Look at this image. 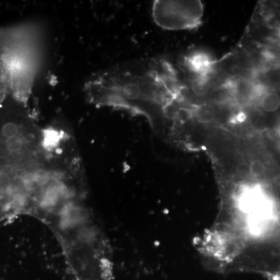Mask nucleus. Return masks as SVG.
Segmentation results:
<instances>
[{
	"label": "nucleus",
	"instance_id": "f03ea898",
	"mask_svg": "<svg viewBox=\"0 0 280 280\" xmlns=\"http://www.w3.org/2000/svg\"><path fill=\"white\" fill-rule=\"evenodd\" d=\"M203 6L200 1H156L152 17L167 30L192 29L201 23Z\"/></svg>",
	"mask_w": 280,
	"mask_h": 280
},
{
	"label": "nucleus",
	"instance_id": "7ed1b4c3",
	"mask_svg": "<svg viewBox=\"0 0 280 280\" xmlns=\"http://www.w3.org/2000/svg\"><path fill=\"white\" fill-rule=\"evenodd\" d=\"M216 61L203 53H194L185 59L187 69L195 77H206L210 75L214 69Z\"/></svg>",
	"mask_w": 280,
	"mask_h": 280
},
{
	"label": "nucleus",
	"instance_id": "f257e3e1",
	"mask_svg": "<svg viewBox=\"0 0 280 280\" xmlns=\"http://www.w3.org/2000/svg\"><path fill=\"white\" fill-rule=\"evenodd\" d=\"M41 36L31 25L0 31V104L7 96L29 100L41 62Z\"/></svg>",
	"mask_w": 280,
	"mask_h": 280
},
{
	"label": "nucleus",
	"instance_id": "39448f33",
	"mask_svg": "<svg viewBox=\"0 0 280 280\" xmlns=\"http://www.w3.org/2000/svg\"><path fill=\"white\" fill-rule=\"evenodd\" d=\"M277 220H278V223L280 225V212L278 213V216H277Z\"/></svg>",
	"mask_w": 280,
	"mask_h": 280
},
{
	"label": "nucleus",
	"instance_id": "20e7f679",
	"mask_svg": "<svg viewBox=\"0 0 280 280\" xmlns=\"http://www.w3.org/2000/svg\"><path fill=\"white\" fill-rule=\"evenodd\" d=\"M251 174L254 176H261L266 172V165L261 160L254 159L250 164V167Z\"/></svg>",
	"mask_w": 280,
	"mask_h": 280
}]
</instances>
